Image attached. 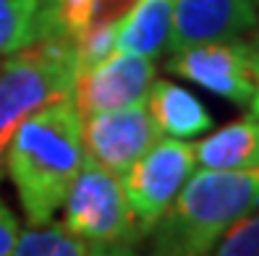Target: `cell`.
Listing matches in <instances>:
<instances>
[{
    "label": "cell",
    "instance_id": "cell-1",
    "mask_svg": "<svg viewBox=\"0 0 259 256\" xmlns=\"http://www.w3.org/2000/svg\"><path fill=\"white\" fill-rule=\"evenodd\" d=\"M3 160L29 222H50L87 160L81 113L73 97L24 118Z\"/></svg>",
    "mask_w": 259,
    "mask_h": 256
},
{
    "label": "cell",
    "instance_id": "cell-2",
    "mask_svg": "<svg viewBox=\"0 0 259 256\" xmlns=\"http://www.w3.org/2000/svg\"><path fill=\"white\" fill-rule=\"evenodd\" d=\"M254 209H259V168L196 170L152 228L157 256H209L218 240Z\"/></svg>",
    "mask_w": 259,
    "mask_h": 256
},
{
    "label": "cell",
    "instance_id": "cell-3",
    "mask_svg": "<svg viewBox=\"0 0 259 256\" xmlns=\"http://www.w3.org/2000/svg\"><path fill=\"white\" fill-rule=\"evenodd\" d=\"M76 76V42L63 37L37 39L0 63V173L19 123L58 99L73 97Z\"/></svg>",
    "mask_w": 259,
    "mask_h": 256
},
{
    "label": "cell",
    "instance_id": "cell-4",
    "mask_svg": "<svg viewBox=\"0 0 259 256\" xmlns=\"http://www.w3.org/2000/svg\"><path fill=\"white\" fill-rule=\"evenodd\" d=\"M63 204L66 228L89 243H128L144 235L128 209L118 175L92 157H87L76 173Z\"/></svg>",
    "mask_w": 259,
    "mask_h": 256
},
{
    "label": "cell",
    "instance_id": "cell-5",
    "mask_svg": "<svg viewBox=\"0 0 259 256\" xmlns=\"http://www.w3.org/2000/svg\"><path fill=\"white\" fill-rule=\"evenodd\" d=\"M194 168V144L176 136H160L126 173L118 175L128 209L144 233L155 228L170 209Z\"/></svg>",
    "mask_w": 259,
    "mask_h": 256
},
{
    "label": "cell",
    "instance_id": "cell-6",
    "mask_svg": "<svg viewBox=\"0 0 259 256\" xmlns=\"http://www.w3.org/2000/svg\"><path fill=\"white\" fill-rule=\"evenodd\" d=\"M167 71L236 105H249L254 97L251 50L238 39L204 42L178 50L167 60Z\"/></svg>",
    "mask_w": 259,
    "mask_h": 256
},
{
    "label": "cell",
    "instance_id": "cell-7",
    "mask_svg": "<svg viewBox=\"0 0 259 256\" xmlns=\"http://www.w3.org/2000/svg\"><path fill=\"white\" fill-rule=\"evenodd\" d=\"M81 131L89 157L115 175L126 173L162 136L144 102L87 115L81 118Z\"/></svg>",
    "mask_w": 259,
    "mask_h": 256
},
{
    "label": "cell",
    "instance_id": "cell-8",
    "mask_svg": "<svg viewBox=\"0 0 259 256\" xmlns=\"http://www.w3.org/2000/svg\"><path fill=\"white\" fill-rule=\"evenodd\" d=\"M152 81H155L152 58L113 53L100 66L76 76L73 102L79 108L81 118L92 113H102V110L128 108V105L147 99Z\"/></svg>",
    "mask_w": 259,
    "mask_h": 256
},
{
    "label": "cell",
    "instance_id": "cell-9",
    "mask_svg": "<svg viewBox=\"0 0 259 256\" xmlns=\"http://www.w3.org/2000/svg\"><path fill=\"white\" fill-rule=\"evenodd\" d=\"M256 21L254 0H173V24L165 47L178 53L191 44L238 39Z\"/></svg>",
    "mask_w": 259,
    "mask_h": 256
},
{
    "label": "cell",
    "instance_id": "cell-10",
    "mask_svg": "<svg viewBox=\"0 0 259 256\" xmlns=\"http://www.w3.org/2000/svg\"><path fill=\"white\" fill-rule=\"evenodd\" d=\"M144 105L162 136L191 139L215 126L202 99L170 81H152Z\"/></svg>",
    "mask_w": 259,
    "mask_h": 256
},
{
    "label": "cell",
    "instance_id": "cell-11",
    "mask_svg": "<svg viewBox=\"0 0 259 256\" xmlns=\"http://www.w3.org/2000/svg\"><path fill=\"white\" fill-rule=\"evenodd\" d=\"M173 24V0H134L131 11L118 19L115 53L157 58L167 44Z\"/></svg>",
    "mask_w": 259,
    "mask_h": 256
},
{
    "label": "cell",
    "instance_id": "cell-12",
    "mask_svg": "<svg viewBox=\"0 0 259 256\" xmlns=\"http://www.w3.org/2000/svg\"><path fill=\"white\" fill-rule=\"evenodd\" d=\"M196 165L209 170H251L259 168V118L249 115L228 123L194 144Z\"/></svg>",
    "mask_w": 259,
    "mask_h": 256
},
{
    "label": "cell",
    "instance_id": "cell-13",
    "mask_svg": "<svg viewBox=\"0 0 259 256\" xmlns=\"http://www.w3.org/2000/svg\"><path fill=\"white\" fill-rule=\"evenodd\" d=\"M89 240L73 235L66 225H34L32 230L19 235L11 256H89Z\"/></svg>",
    "mask_w": 259,
    "mask_h": 256
},
{
    "label": "cell",
    "instance_id": "cell-14",
    "mask_svg": "<svg viewBox=\"0 0 259 256\" xmlns=\"http://www.w3.org/2000/svg\"><path fill=\"white\" fill-rule=\"evenodd\" d=\"M42 0H0V53H16L42 39Z\"/></svg>",
    "mask_w": 259,
    "mask_h": 256
},
{
    "label": "cell",
    "instance_id": "cell-15",
    "mask_svg": "<svg viewBox=\"0 0 259 256\" xmlns=\"http://www.w3.org/2000/svg\"><path fill=\"white\" fill-rule=\"evenodd\" d=\"M115 32H118V19H95L87 32L76 39V66L79 73L100 66L115 53Z\"/></svg>",
    "mask_w": 259,
    "mask_h": 256
},
{
    "label": "cell",
    "instance_id": "cell-16",
    "mask_svg": "<svg viewBox=\"0 0 259 256\" xmlns=\"http://www.w3.org/2000/svg\"><path fill=\"white\" fill-rule=\"evenodd\" d=\"M212 256H259V212L238 220L218 240Z\"/></svg>",
    "mask_w": 259,
    "mask_h": 256
},
{
    "label": "cell",
    "instance_id": "cell-17",
    "mask_svg": "<svg viewBox=\"0 0 259 256\" xmlns=\"http://www.w3.org/2000/svg\"><path fill=\"white\" fill-rule=\"evenodd\" d=\"M16 240H19V222L6 207V201L0 199V256H11Z\"/></svg>",
    "mask_w": 259,
    "mask_h": 256
},
{
    "label": "cell",
    "instance_id": "cell-18",
    "mask_svg": "<svg viewBox=\"0 0 259 256\" xmlns=\"http://www.w3.org/2000/svg\"><path fill=\"white\" fill-rule=\"evenodd\" d=\"M249 50H251V71H254V97L249 102V108H251V115L259 118V34L249 44Z\"/></svg>",
    "mask_w": 259,
    "mask_h": 256
},
{
    "label": "cell",
    "instance_id": "cell-19",
    "mask_svg": "<svg viewBox=\"0 0 259 256\" xmlns=\"http://www.w3.org/2000/svg\"><path fill=\"white\" fill-rule=\"evenodd\" d=\"M89 256H139L128 243H92V253Z\"/></svg>",
    "mask_w": 259,
    "mask_h": 256
},
{
    "label": "cell",
    "instance_id": "cell-20",
    "mask_svg": "<svg viewBox=\"0 0 259 256\" xmlns=\"http://www.w3.org/2000/svg\"><path fill=\"white\" fill-rule=\"evenodd\" d=\"M254 3H259V0H254Z\"/></svg>",
    "mask_w": 259,
    "mask_h": 256
}]
</instances>
